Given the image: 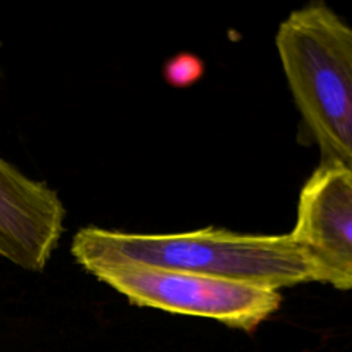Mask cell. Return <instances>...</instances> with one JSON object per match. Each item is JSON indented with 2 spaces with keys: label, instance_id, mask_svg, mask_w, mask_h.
Returning a JSON list of instances; mask_svg holds the SVG:
<instances>
[{
  "label": "cell",
  "instance_id": "6da1fadb",
  "mask_svg": "<svg viewBox=\"0 0 352 352\" xmlns=\"http://www.w3.org/2000/svg\"><path fill=\"white\" fill-rule=\"evenodd\" d=\"M70 254L87 272L106 265H146L252 283L274 290L316 282L305 254L292 236L201 228L144 234L98 226L78 228Z\"/></svg>",
  "mask_w": 352,
  "mask_h": 352
},
{
  "label": "cell",
  "instance_id": "8992f818",
  "mask_svg": "<svg viewBox=\"0 0 352 352\" xmlns=\"http://www.w3.org/2000/svg\"><path fill=\"white\" fill-rule=\"evenodd\" d=\"M204 63L194 54H177L164 65V78L175 88H187L195 84L204 74Z\"/></svg>",
  "mask_w": 352,
  "mask_h": 352
},
{
  "label": "cell",
  "instance_id": "3957f363",
  "mask_svg": "<svg viewBox=\"0 0 352 352\" xmlns=\"http://www.w3.org/2000/svg\"><path fill=\"white\" fill-rule=\"evenodd\" d=\"M88 274L133 305L209 318L245 331H253L278 311L282 301L279 290L146 265H106Z\"/></svg>",
  "mask_w": 352,
  "mask_h": 352
},
{
  "label": "cell",
  "instance_id": "277c9868",
  "mask_svg": "<svg viewBox=\"0 0 352 352\" xmlns=\"http://www.w3.org/2000/svg\"><path fill=\"white\" fill-rule=\"evenodd\" d=\"M290 234L316 282L352 290V170L319 164L300 191Z\"/></svg>",
  "mask_w": 352,
  "mask_h": 352
},
{
  "label": "cell",
  "instance_id": "7a4b0ae2",
  "mask_svg": "<svg viewBox=\"0 0 352 352\" xmlns=\"http://www.w3.org/2000/svg\"><path fill=\"white\" fill-rule=\"evenodd\" d=\"M275 47L320 164L352 170V26L312 1L280 22Z\"/></svg>",
  "mask_w": 352,
  "mask_h": 352
},
{
  "label": "cell",
  "instance_id": "52a82bcc",
  "mask_svg": "<svg viewBox=\"0 0 352 352\" xmlns=\"http://www.w3.org/2000/svg\"><path fill=\"white\" fill-rule=\"evenodd\" d=\"M0 47H1V41H0Z\"/></svg>",
  "mask_w": 352,
  "mask_h": 352
},
{
  "label": "cell",
  "instance_id": "5b68a950",
  "mask_svg": "<svg viewBox=\"0 0 352 352\" xmlns=\"http://www.w3.org/2000/svg\"><path fill=\"white\" fill-rule=\"evenodd\" d=\"M66 216L58 190L0 157V257L43 272L66 231Z\"/></svg>",
  "mask_w": 352,
  "mask_h": 352
}]
</instances>
